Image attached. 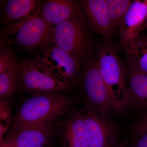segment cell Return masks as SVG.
<instances>
[{
  "label": "cell",
  "instance_id": "cell-1",
  "mask_svg": "<svg viewBox=\"0 0 147 147\" xmlns=\"http://www.w3.org/2000/svg\"><path fill=\"white\" fill-rule=\"evenodd\" d=\"M73 109V99L65 94L29 96L13 114L6 135L28 127L56 121Z\"/></svg>",
  "mask_w": 147,
  "mask_h": 147
},
{
  "label": "cell",
  "instance_id": "cell-2",
  "mask_svg": "<svg viewBox=\"0 0 147 147\" xmlns=\"http://www.w3.org/2000/svg\"><path fill=\"white\" fill-rule=\"evenodd\" d=\"M98 65L110 94L113 110L120 113L131 104L125 72L117 48L110 42L102 44L97 51Z\"/></svg>",
  "mask_w": 147,
  "mask_h": 147
},
{
  "label": "cell",
  "instance_id": "cell-3",
  "mask_svg": "<svg viewBox=\"0 0 147 147\" xmlns=\"http://www.w3.org/2000/svg\"><path fill=\"white\" fill-rule=\"evenodd\" d=\"M73 86L59 79L45 68L39 57L20 62L17 91L29 96L45 94H63Z\"/></svg>",
  "mask_w": 147,
  "mask_h": 147
},
{
  "label": "cell",
  "instance_id": "cell-4",
  "mask_svg": "<svg viewBox=\"0 0 147 147\" xmlns=\"http://www.w3.org/2000/svg\"><path fill=\"white\" fill-rule=\"evenodd\" d=\"M79 83L87 110L108 116L113 110L108 88L98 65L96 58L89 59L82 68Z\"/></svg>",
  "mask_w": 147,
  "mask_h": 147
},
{
  "label": "cell",
  "instance_id": "cell-5",
  "mask_svg": "<svg viewBox=\"0 0 147 147\" xmlns=\"http://www.w3.org/2000/svg\"><path fill=\"white\" fill-rule=\"evenodd\" d=\"M82 16L62 22L52 28L50 40L81 63L90 55V41Z\"/></svg>",
  "mask_w": 147,
  "mask_h": 147
},
{
  "label": "cell",
  "instance_id": "cell-6",
  "mask_svg": "<svg viewBox=\"0 0 147 147\" xmlns=\"http://www.w3.org/2000/svg\"><path fill=\"white\" fill-rule=\"evenodd\" d=\"M40 4L30 15L7 29V34L15 36L18 45L27 49L44 45L51 39L52 26L40 15Z\"/></svg>",
  "mask_w": 147,
  "mask_h": 147
},
{
  "label": "cell",
  "instance_id": "cell-7",
  "mask_svg": "<svg viewBox=\"0 0 147 147\" xmlns=\"http://www.w3.org/2000/svg\"><path fill=\"white\" fill-rule=\"evenodd\" d=\"M39 57L43 65L56 77L73 86L79 84L81 63L71 54L53 44L45 48Z\"/></svg>",
  "mask_w": 147,
  "mask_h": 147
},
{
  "label": "cell",
  "instance_id": "cell-8",
  "mask_svg": "<svg viewBox=\"0 0 147 147\" xmlns=\"http://www.w3.org/2000/svg\"><path fill=\"white\" fill-rule=\"evenodd\" d=\"M57 121L22 129L5 135L0 142L13 147H54L58 137Z\"/></svg>",
  "mask_w": 147,
  "mask_h": 147
},
{
  "label": "cell",
  "instance_id": "cell-9",
  "mask_svg": "<svg viewBox=\"0 0 147 147\" xmlns=\"http://www.w3.org/2000/svg\"><path fill=\"white\" fill-rule=\"evenodd\" d=\"M82 112L88 129V147L118 146L117 129L109 116L85 108Z\"/></svg>",
  "mask_w": 147,
  "mask_h": 147
},
{
  "label": "cell",
  "instance_id": "cell-10",
  "mask_svg": "<svg viewBox=\"0 0 147 147\" xmlns=\"http://www.w3.org/2000/svg\"><path fill=\"white\" fill-rule=\"evenodd\" d=\"M60 147H88V129L81 111L73 109L57 121Z\"/></svg>",
  "mask_w": 147,
  "mask_h": 147
},
{
  "label": "cell",
  "instance_id": "cell-11",
  "mask_svg": "<svg viewBox=\"0 0 147 147\" xmlns=\"http://www.w3.org/2000/svg\"><path fill=\"white\" fill-rule=\"evenodd\" d=\"M147 28V0L132 1L119 27V47L127 48Z\"/></svg>",
  "mask_w": 147,
  "mask_h": 147
},
{
  "label": "cell",
  "instance_id": "cell-12",
  "mask_svg": "<svg viewBox=\"0 0 147 147\" xmlns=\"http://www.w3.org/2000/svg\"><path fill=\"white\" fill-rule=\"evenodd\" d=\"M79 4L84 23L95 32L110 40L116 30L108 14L105 0H84Z\"/></svg>",
  "mask_w": 147,
  "mask_h": 147
},
{
  "label": "cell",
  "instance_id": "cell-13",
  "mask_svg": "<svg viewBox=\"0 0 147 147\" xmlns=\"http://www.w3.org/2000/svg\"><path fill=\"white\" fill-rule=\"evenodd\" d=\"M40 15L51 26L81 16L80 4L71 0H49L40 7Z\"/></svg>",
  "mask_w": 147,
  "mask_h": 147
},
{
  "label": "cell",
  "instance_id": "cell-14",
  "mask_svg": "<svg viewBox=\"0 0 147 147\" xmlns=\"http://www.w3.org/2000/svg\"><path fill=\"white\" fill-rule=\"evenodd\" d=\"M125 74L131 104L140 109H147V74L128 67Z\"/></svg>",
  "mask_w": 147,
  "mask_h": 147
},
{
  "label": "cell",
  "instance_id": "cell-15",
  "mask_svg": "<svg viewBox=\"0 0 147 147\" xmlns=\"http://www.w3.org/2000/svg\"><path fill=\"white\" fill-rule=\"evenodd\" d=\"M125 50L127 67L147 74V35L140 34Z\"/></svg>",
  "mask_w": 147,
  "mask_h": 147
},
{
  "label": "cell",
  "instance_id": "cell-16",
  "mask_svg": "<svg viewBox=\"0 0 147 147\" xmlns=\"http://www.w3.org/2000/svg\"><path fill=\"white\" fill-rule=\"evenodd\" d=\"M37 2L34 0H9L5 5L3 16L7 23L20 21L35 11Z\"/></svg>",
  "mask_w": 147,
  "mask_h": 147
},
{
  "label": "cell",
  "instance_id": "cell-17",
  "mask_svg": "<svg viewBox=\"0 0 147 147\" xmlns=\"http://www.w3.org/2000/svg\"><path fill=\"white\" fill-rule=\"evenodd\" d=\"M18 68L0 74V100H11L17 91Z\"/></svg>",
  "mask_w": 147,
  "mask_h": 147
},
{
  "label": "cell",
  "instance_id": "cell-18",
  "mask_svg": "<svg viewBox=\"0 0 147 147\" xmlns=\"http://www.w3.org/2000/svg\"><path fill=\"white\" fill-rule=\"evenodd\" d=\"M132 1L131 0H105L108 14L114 28L120 26Z\"/></svg>",
  "mask_w": 147,
  "mask_h": 147
},
{
  "label": "cell",
  "instance_id": "cell-19",
  "mask_svg": "<svg viewBox=\"0 0 147 147\" xmlns=\"http://www.w3.org/2000/svg\"><path fill=\"white\" fill-rule=\"evenodd\" d=\"M12 117L11 100H0V141L7 133Z\"/></svg>",
  "mask_w": 147,
  "mask_h": 147
},
{
  "label": "cell",
  "instance_id": "cell-20",
  "mask_svg": "<svg viewBox=\"0 0 147 147\" xmlns=\"http://www.w3.org/2000/svg\"><path fill=\"white\" fill-rule=\"evenodd\" d=\"M19 63L13 50L8 47L1 48L0 74L18 68Z\"/></svg>",
  "mask_w": 147,
  "mask_h": 147
},
{
  "label": "cell",
  "instance_id": "cell-21",
  "mask_svg": "<svg viewBox=\"0 0 147 147\" xmlns=\"http://www.w3.org/2000/svg\"><path fill=\"white\" fill-rule=\"evenodd\" d=\"M134 138L147 132V113L138 119L131 127Z\"/></svg>",
  "mask_w": 147,
  "mask_h": 147
},
{
  "label": "cell",
  "instance_id": "cell-22",
  "mask_svg": "<svg viewBox=\"0 0 147 147\" xmlns=\"http://www.w3.org/2000/svg\"><path fill=\"white\" fill-rule=\"evenodd\" d=\"M134 138L131 147H147V132Z\"/></svg>",
  "mask_w": 147,
  "mask_h": 147
},
{
  "label": "cell",
  "instance_id": "cell-23",
  "mask_svg": "<svg viewBox=\"0 0 147 147\" xmlns=\"http://www.w3.org/2000/svg\"><path fill=\"white\" fill-rule=\"evenodd\" d=\"M0 147H13L11 146H9L8 144L3 143V142H0Z\"/></svg>",
  "mask_w": 147,
  "mask_h": 147
},
{
  "label": "cell",
  "instance_id": "cell-24",
  "mask_svg": "<svg viewBox=\"0 0 147 147\" xmlns=\"http://www.w3.org/2000/svg\"><path fill=\"white\" fill-rule=\"evenodd\" d=\"M117 147H128L127 144V142L126 141L121 143Z\"/></svg>",
  "mask_w": 147,
  "mask_h": 147
}]
</instances>
